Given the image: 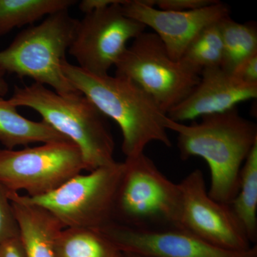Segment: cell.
<instances>
[{
  "instance_id": "obj_1",
  "label": "cell",
  "mask_w": 257,
  "mask_h": 257,
  "mask_svg": "<svg viewBox=\"0 0 257 257\" xmlns=\"http://www.w3.org/2000/svg\"><path fill=\"white\" fill-rule=\"evenodd\" d=\"M166 128L177 134L182 160L199 157L207 162L211 172L210 197L231 204L239 191L243 162L257 144L256 124L243 118L235 107L203 116L201 121L192 124L168 117Z\"/></svg>"
},
{
  "instance_id": "obj_2",
  "label": "cell",
  "mask_w": 257,
  "mask_h": 257,
  "mask_svg": "<svg viewBox=\"0 0 257 257\" xmlns=\"http://www.w3.org/2000/svg\"><path fill=\"white\" fill-rule=\"evenodd\" d=\"M62 68L81 94L119 125L122 135L121 150L126 158L143 154L152 142L172 146L166 128L167 114L136 83L121 76L89 73L67 60Z\"/></svg>"
},
{
  "instance_id": "obj_3",
  "label": "cell",
  "mask_w": 257,
  "mask_h": 257,
  "mask_svg": "<svg viewBox=\"0 0 257 257\" xmlns=\"http://www.w3.org/2000/svg\"><path fill=\"white\" fill-rule=\"evenodd\" d=\"M9 101L37 111L42 121L68 138L82 153L90 172L116 162L107 119L85 96L62 95L38 83L15 87Z\"/></svg>"
},
{
  "instance_id": "obj_4",
  "label": "cell",
  "mask_w": 257,
  "mask_h": 257,
  "mask_svg": "<svg viewBox=\"0 0 257 257\" xmlns=\"http://www.w3.org/2000/svg\"><path fill=\"white\" fill-rule=\"evenodd\" d=\"M78 22L68 10H64L25 29L9 46L0 51V69L5 74L28 77L35 83L49 86L62 95L79 94L62 68Z\"/></svg>"
},
{
  "instance_id": "obj_5",
  "label": "cell",
  "mask_w": 257,
  "mask_h": 257,
  "mask_svg": "<svg viewBox=\"0 0 257 257\" xmlns=\"http://www.w3.org/2000/svg\"><path fill=\"white\" fill-rule=\"evenodd\" d=\"M115 197L113 222L145 229L179 227L181 195L151 159L126 158Z\"/></svg>"
},
{
  "instance_id": "obj_6",
  "label": "cell",
  "mask_w": 257,
  "mask_h": 257,
  "mask_svg": "<svg viewBox=\"0 0 257 257\" xmlns=\"http://www.w3.org/2000/svg\"><path fill=\"white\" fill-rule=\"evenodd\" d=\"M124 167V162H115L87 175L80 174L40 197L12 192L22 202L46 209L64 228L99 230L113 222L114 199Z\"/></svg>"
},
{
  "instance_id": "obj_7",
  "label": "cell",
  "mask_w": 257,
  "mask_h": 257,
  "mask_svg": "<svg viewBox=\"0 0 257 257\" xmlns=\"http://www.w3.org/2000/svg\"><path fill=\"white\" fill-rule=\"evenodd\" d=\"M114 67L115 75L136 83L167 114L200 80V76L171 58L154 32L145 31L133 40Z\"/></svg>"
},
{
  "instance_id": "obj_8",
  "label": "cell",
  "mask_w": 257,
  "mask_h": 257,
  "mask_svg": "<svg viewBox=\"0 0 257 257\" xmlns=\"http://www.w3.org/2000/svg\"><path fill=\"white\" fill-rule=\"evenodd\" d=\"M84 170L82 153L71 141L0 150V184L10 192L25 191L30 197L49 194Z\"/></svg>"
},
{
  "instance_id": "obj_9",
  "label": "cell",
  "mask_w": 257,
  "mask_h": 257,
  "mask_svg": "<svg viewBox=\"0 0 257 257\" xmlns=\"http://www.w3.org/2000/svg\"><path fill=\"white\" fill-rule=\"evenodd\" d=\"M124 1L88 13L79 20L68 53L83 70L96 75L107 74L128 41L146 30L143 24L124 15L121 8Z\"/></svg>"
},
{
  "instance_id": "obj_10",
  "label": "cell",
  "mask_w": 257,
  "mask_h": 257,
  "mask_svg": "<svg viewBox=\"0 0 257 257\" xmlns=\"http://www.w3.org/2000/svg\"><path fill=\"white\" fill-rule=\"evenodd\" d=\"M178 184L179 227L229 251H246L252 246L229 204L216 202L209 195L202 171H192Z\"/></svg>"
},
{
  "instance_id": "obj_11",
  "label": "cell",
  "mask_w": 257,
  "mask_h": 257,
  "mask_svg": "<svg viewBox=\"0 0 257 257\" xmlns=\"http://www.w3.org/2000/svg\"><path fill=\"white\" fill-rule=\"evenodd\" d=\"M96 231L118 251L143 257H257V246L242 251L214 246L178 227L145 229L112 222Z\"/></svg>"
},
{
  "instance_id": "obj_12",
  "label": "cell",
  "mask_w": 257,
  "mask_h": 257,
  "mask_svg": "<svg viewBox=\"0 0 257 257\" xmlns=\"http://www.w3.org/2000/svg\"><path fill=\"white\" fill-rule=\"evenodd\" d=\"M121 8L128 18L152 28L175 61L181 58L199 32L230 14L228 5L220 1L185 12L158 9L147 5L145 0H125Z\"/></svg>"
},
{
  "instance_id": "obj_13",
  "label": "cell",
  "mask_w": 257,
  "mask_h": 257,
  "mask_svg": "<svg viewBox=\"0 0 257 257\" xmlns=\"http://www.w3.org/2000/svg\"><path fill=\"white\" fill-rule=\"evenodd\" d=\"M257 85L246 84L221 67L204 69L200 80L188 96L167 112L172 121L184 123L221 114L239 103L256 99Z\"/></svg>"
},
{
  "instance_id": "obj_14",
  "label": "cell",
  "mask_w": 257,
  "mask_h": 257,
  "mask_svg": "<svg viewBox=\"0 0 257 257\" xmlns=\"http://www.w3.org/2000/svg\"><path fill=\"white\" fill-rule=\"evenodd\" d=\"M20 227L26 257H55V242L64 229L60 221L44 208L22 202L8 191Z\"/></svg>"
},
{
  "instance_id": "obj_15",
  "label": "cell",
  "mask_w": 257,
  "mask_h": 257,
  "mask_svg": "<svg viewBox=\"0 0 257 257\" xmlns=\"http://www.w3.org/2000/svg\"><path fill=\"white\" fill-rule=\"evenodd\" d=\"M57 141L70 140L43 121L27 119L9 99L0 97V143L7 150L30 144Z\"/></svg>"
},
{
  "instance_id": "obj_16",
  "label": "cell",
  "mask_w": 257,
  "mask_h": 257,
  "mask_svg": "<svg viewBox=\"0 0 257 257\" xmlns=\"http://www.w3.org/2000/svg\"><path fill=\"white\" fill-rule=\"evenodd\" d=\"M223 45L221 67L233 74L240 64L257 54V30L254 23H236L230 16L218 22Z\"/></svg>"
},
{
  "instance_id": "obj_17",
  "label": "cell",
  "mask_w": 257,
  "mask_h": 257,
  "mask_svg": "<svg viewBox=\"0 0 257 257\" xmlns=\"http://www.w3.org/2000/svg\"><path fill=\"white\" fill-rule=\"evenodd\" d=\"M74 0H0V37L44 17L68 10Z\"/></svg>"
},
{
  "instance_id": "obj_18",
  "label": "cell",
  "mask_w": 257,
  "mask_h": 257,
  "mask_svg": "<svg viewBox=\"0 0 257 257\" xmlns=\"http://www.w3.org/2000/svg\"><path fill=\"white\" fill-rule=\"evenodd\" d=\"M242 225L250 242L257 240V144L243 162L240 172L239 188L229 204Z\"/></svg>"
},
{
  "instance_id": "obj_19",
  "label": "cell",
  "mask_w": 257,
  "mask_h": 257,
  "mask_svg": "<svg viewBox=\"0 0 257 257\" xmlns=\"http://www.w3.org/2000/svg\"><path fill=\"white\" fill-rule=\"evenodd\" d=\"M55 257H118V251L96 230L64 228L55 242Z\"/></svg>"
},
{
  "instance_id": "obj_20",
  "label": "cell",
  "mask_w": 257,
  "mask_h": 257,
  "mask_svg": "<svg viewBox=\"0 0 257 257\" xmlns=\"http://www.w3.org/2000/svg\"><path fill=\"white\" fill-rule=\"evenodd\" d=\"M223 45L218 23L202 30L178 60L186 69L200 76L204 69L221 67Z\"/></svg>"
},
{
  "instance_id": "obj_21",
  "label": "cell",
  "mask_w": 257,
  "mask_h": 257,
  "mask_svg": "<svg viewBox=\"0 0 257 257\" xmlns=\"http://www.w3.org/2000/svg\"><path fill=\"white\" fill-rule=\"evenodd\" d=\"M18 237H20V227L8 197V190L0 184V246Z\"/></svg>"
},
{
  "instance_id": "obj_22",
  "label": "cell",
  "mask_w": 257,
  "mask_h": 257,
  "mask_svg": "<svg viewBox=\"0 0 257 257\" xmlns=\"http://www.w3.org/2000/svg\"><path fill=\"white\" fill-rule=\"evenodd\" d=\"M150 6L169 11L185 12L201 9L214 4L216 0H145Z\"/></svg>"
},
{
  "instance_id": "obj_23",
  "label": "cell",
  "mask_w": 257,
  "mask_h": 257,
  "mask_svg": "<svg viewBox=\"0 0 257 257\" xmlns=\"http://www.w3.org/2000/svg\"><path fill=\"white\" fill-rule=\"evenodd\" d=\"M232 74L241 82L257 85V54L240 64Z\"/></svg>"
},
{
  "instance_id": "obj_24",
  "label": "cell",
  "mask_w": 257,
  "mask_h": 257,
  "mask_svg": "<svg viewBox=\"0 0 257 257\" xmlns=\"http://www.w3.org/2000/svg\"><path fill=\"white\" fill-rule=\"evenodd\" d=\"M0 257H26L20 236L0 246Z\"/></svg>"
},
{
  "instance_id": "obj_25",
  "label": "cell",
  "mask_w": 257,
  "mask_h": 257,
  "mask_svg": "<svg viewBox=\"0 0 257 257\" xmlns=\"http://www.w3.org/2000/svg\"><path fill=\"white\" fill-rule=\"evenodd\" d=\"M120 0H83L79 5V9L84 14L96 10L104 9L110 5L119 3Z\"/></svg>"
},
{
  "instance_id": "obj_26",
  "label": "cell",
  "mask_w": 257,
  "mask_h": 257,
  "mask_svg": "<svg viewBox=\"0 0 257 257\" xmlns=\"http://www.w3.org/2000/svg\"><path fill=\"white\" fill-rule=\"evenodd\" d=\"M5 72L0 69V97H4L10 90V86L5 78Z\"/></svg>"
},
{
  "instance_id": "obj_27",
  "label": "cell",
  "mask_w": 257,
  "mask_h": 257,
  "mask_svg": "<svg viewBox=\"0 0 257 257\" xmlns=\"http://www.w3.org/2000/svg\"><path fill=\"white\" fill-rule=\"evenodd\" d=\"M125 257H143L141 256H138V255H134V254H126V253H124Z\"/></svg>"
},
{
  "instance_id": "obj_28",
  "label": "cell",
  "mask_w": 257,
  "mask_h": 257,
  "mask_svg": "<svg viewBox=\"0 0 257 257\" xmlns=\"http://www.w3.org/2000/svg\"><path fill=\"white\" fill-rule=\"evenodd\" d=\"M118 257H125L124 253H120V255Z\"/></svg>"
}]
</instances>
